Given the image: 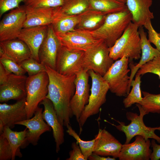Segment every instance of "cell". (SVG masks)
<instances>
[{
	"label": "cell",
	"mask_w": 160,
	"mask_h": 160,
	"mask_svg": "<svg viewBox=\"0 0 160 160\" xmlns=\"http://www.w3.org/2000/svg\"><path fill=\"white\" fill-rule=\"evenodd\" d=\"M48 28V25L23 28L17 38L26 44L31 57L39 63V50L47 35Z\"/></svg>",
	"instance_id": "obj_19"
},
{
	"label": "cell",
	"mask_w": 160,
	"mask_h": 160,
	"mask_svg": "<svg viewBox=\"0 0 160 160\" xmlns=\"http://www.w3.org/2000/svg\"><path fill=\"white\" fill-rule=\"evenodd\" d=\"M57 36L61 44L71 50L85 52L101 40L94 38L90 31L76 29Z\"/></svg>",
	"instance_id": "obj_12"
},
{
	"label": "cell",
	"mask_w": 160,
	"mask_h": 160,
	"mask_svg": "<svg viewBox=\"0 0 160 160\" xmlns=\"http://www.w3.org/2000/svg\"><path fill=\"white\" fill-rule=\"evenodd\" d=\"M27 78L25 75L9 73L5 81L0 84V102L11 100L17 101L26 97Z\"/></svg>",
	"instance_id": "obj_13"
},
{
	"label": "cell",
	"mask_w": 160,
	"mask_h": 160,
	"mask_svg": "<svg viewBox=\"0 0 160 160\" xmlns=\"http://www.w3.org/2000/svg\"><path fill=\"white\" fill-rule=\"evenodd\" d=\"M141 76L136 74L135 80H133L131 83L132 89L127 97L123 100V103L125 108H128L135 103H138L142 100L140 90Z\"/></svg>",
	"instance_id": "obj_31"
},
{
	"label": "cell",
	"mask_w": 160,
	"mask_h": 160,
	"mask_svg": "<svg viewBox=\"0 0 160 160\" xmlns=\"http://www.w3.org/2000/svg\"><path fill=\"white\" fill-rule=\"evenodd\" d=\"M139 27L131 22L121 36L109 48V56L114 61L124 56L129 61L140 59L141 53Z\"/></svg>",
	"instance_id": "obj_3"
},
{
	"label": "cell",
	"mask_w": 160,
	"mask_h": 160,
	"mask_svg": "<svg viewBox=\"0 0 160 160\" xmlns=\"http://www.w3.org/2000/svg\"><path fill=\"white\" fill-rule=\"evenodd\" d=\"M155 140L152 139L151 142V147L153 150L150 157L151 160H159L160 159V145L156 143Z\"/></svg>",
	"instance_id": "obj_41"
},
{
	"label": "cell",
	"mask_w": 160,
	"mask_h": 160,
	"mask_svg": "<svg viewBox=\"0 0 160 160\" xmlns=\"http://www.w3.org/2000/svg\"><path fill=\"white\" fill-rule=\"evenodd\" d=\"M61 46L51 25L39 49L40 62L55 70L57 54Z\"/></svg>",
	"instance_id": "obj_16"
},
{
	"label": "cell",
	"mask_w": 160,
	"mask_h": 160,
	"mask_svg": "<svg viewBox=\"0 0 160 160\" xmlns=\"http://www.w3.org/2000/svg\"><path fill=\"white\" fill-rule=\"evenodd\" d=\"M79 21V15H66L62 13L60 10L51 25L55 33L57 35L74 30Z\"/></svg>",
	"instance_id": "obj_27"
},
{
	"label": "cell",
	"mask_w": 160,
	"mask_h": 160,
	"mask_svg": "<svg viewBox=\"0 0 160 160\" xmlns=\"http://www.w3.org/2000/svg\"><path fill=\"white\" fill-rule=\"evenodd\" d=\"M66 127L67 132L76 140V142L79 145L83 155L88 159L89 156L93 153L94 145L96 139V137L92 140L84 141L81 139L79 135L72 128L71 124L68 125Z\"/></svg>",
	"instance_id": "obj_32"
},
{
	"label": "cell",
	"mask_w": 160,
	"mask_h": 160,
	"mask_svg": "<svg viewBox=\"0 0 160 160\" xmlns=\"http://www.w3.org/2000/svg\"><path fill=\"white\" fill-rule=\"evenodd\" d=\"M26 97L12 104H0V128H13L17 122L27 119Z\"/></svg>",
	"instance_id": "obj_17"
},
{
	"label": "cell",
	"mask_w": 160,
	"mask_h": 160,
	"mask_svg": "<svg viewBox=\"0 0 160 160\" xmlns=\"http://www.w3.org/2000/svg\"><path fill=\"white\" fill-rule=\"evenodd\" d=\"M26 17L24 5L5 14L0 22V41L17 39L23 28Z\"/></svg>",
	"instance_id": "obj_9"
},
{
	"label": "cell",
	"mask_w": 160,
	"mask_h": 160,
	"mask_svg": "<svg viewBox=\"0 0 160 160\" xmlns=\"http://www.w3.org/2000/svg\"><path fill=\"white\" fill-rule=\"evenodd\" d=\"M45 66L49 79L46 98L52 102L60 123L66 127L73 116L70 103L75 91L76 74L63 75Z\"/></svg>",
	"instance_id": "obj_1"
},
{
	"label": "cell",
	"mask_w": 160,
	"mask_h": 160,
	"mask_svg": "<svg viewBox=\"0 0 160 160\" xmlns=\"http://www.w3.org/2000/svg\"><path fill=\"white\" fill-rule=\"evenodd\" d=\"M0 47L4 57L10 59L18 64L31 57L29 49L26 44L18 39L0 42Z\"/></svg>",
	"instance_id": "obj_23"
},
{
	"label": "cell",
	"mask_w": 160,
	"mask_h": 160,
	"mask_svg": "<svg viewBox=\"0 0 160 160\" xmlns=\"http://www.w3.org/2000/svg\"><path fill=\"white\" fill-rule=\"evenodd\" d=\"M151 142L137 135L132 143L122 145L118 158L119 160H149L152 151Z\"/></svg>",
	"instance_id": "obj_15"
},
{
	"label": "cell",
	"mask_w": 160,
	"mask_h": 160,
	"mask_svg": "<svg viewBox=\"0 0 160 160\" xmlns=\"http://www.w3.org/2000/svg\"><path fill=\"white\" fill-rule=\"evenodd\" d=\"M0 63L9 72L17 75H24L26 71L21 66L13 60L8 58L0 57Z\"/></svg>",
	"instance_id": "obj_36"
},
{
	"label": "cell",
	"mask_w": 160,
	"mask_h": 160,
	"mask_svg": "<svg viewBox=\"0 0 160 160\" xmlns=\"http://www.w3.org/2000/svg\"><path fill=\"white\" fill-rule=\"evenodd\" d=\"M43 108L39 106L33 116L17 122L16 125L25 126L28 129L23 148L29 144L35 146L41 135L45 132L50 131L51 127L44 121L42 117Z\"/></svg>",
	"instance_id": "obj_14"
},
{
	"label": "cell",
	"mask_w": 160,
	"mask_h": 160,
	"mask_svg": "<svg viewBox=\"0 0 160 160\" xmlns=\"http://www.w3.org/2000/svg\"><path fill=\"white\" fill-rule=\"evenodd\" d=\"M64 0H23L24 5L26 8L56 7L61 6Z\"/></svg>",
	"instance_id": "obj_35"
},
{
	"label": "cell",
	"mask_w": 160,
	"mask_h": 160,
	"mask_svg": "<svg viewBox=\"0 0 160 160\" xmlns=\"http://www.w3.org/2000/svg\"><path fill=\"white\" fill-rule=\"evenodd\" d=\"M89 0H64L61 12L70 15H79L89 9Z\"/></svg>",
	"instance_id": "obj_29"
},
{
	"label": "cell",
	"mask_w": 160,
	"mask_h": 160,
	"mask_svg": "<svg viewBox=\"0 0 160 160\" xmlns=\"http://www.w3.org/2000/svg\"><path fill=\"white\" fill-rule=\"evenodd\" d=\"M11 73L8 71L0 63V84L3 83Z\"/></svg>",
	"instance_id": "obj_42"
},
{
	"label": "cell",
	"mask_w": 160,
	"mask_h": 160,
	"mask_svg": "<svg viewBox=\"0 0 160 160\" xmlns=\"http://www.w3.org/2000/svg\"><path fill=\"white\" fill-rule=\"evenodd\" d=\"M116 159L115 158L113 157L101 156L93 153L88 159L89 160H115Z\"/></svg>",
	"instance_id": "obj_43"
},
{
	"label": "cell",
	"mask_w": 160,
	"mask_h": 160,
	"mask_svg": "<svg viewBox=\"0 0 160 160\" xmlns=\"http://www.w3.org/2000/svg\"><path fill=\"white\" fill-rule=\"evenodd\" d=\"M144 26L148 30L149 41L153 44L160 52V38L152 26L151 22L148 23Z\"/></svg>",
	"instance_id": "obj_39"
},
{
	"label": "cell",
	"mask_w": 160,
	"mask_h": 160,
	"mask_svg": "<svg viewBox=\"0 0 160 160\" xmlns=\"http://www.w3.org/2000/svg\"><path fill=\"white\" fill-rule=\"evenodd\" d=\"M152 0H127L126 4L131 13L132 22L139 27L151 22L154 18L150 10Z\"/></svg>",
	"instance_id": "obj_22"
},
{
	"label": "cell",
	"mask_w": 160,
	"mask_h": 160,
	"mask_svg": "<svg viewBox=\"0 0 160 160\" xmlns=\"http://www.w3.org/2000/svg\"><path fill=\"white\" fill-rule=\"evenodd\" d=\"M84 52L68 50L62 45L58 52L55 70L66 75L76 74L83 69Z\"/></svg>",
	"instance_id": "obj_11"
},
{
	"label": "cell",
	"mask_w": 160,
	"mask_h": 160,
	"mask_svg": "<svg viewBox=\"0 0 160 160\" xmlns=\"http://www.w3.org/2000/svg\"><path fill=\"white\" fill-rule=\"evenodd\" d=\"M114 62L109 56V47L101 40L84 52L83 69L92 70L103 76Z\"/></svg>",
	"instance_id": "obj_8"
},
{
	"label": "cell",
	"mask_w": 160,
	"mask_h": 160,
	"mask_svg": "<svg viewBox=\"0 0 160 160\" xmlns=\"http://www.w3.org/2000/svg\"><path fill=\"white\" fill-rule=\"evenodd\" d=\"M12 151L10 144L2 133L0 134V160H11Z\"/></svg>",
	"instance_id": "obj_37"
},
{
	"label": "cell",
	"mask_w": 160,
	"mask_h": 160,
	"mask_svg": "<svg viewBox=\"0 0 160 160\" xmlns=\"http://www.w3.org/2000/svg\"><path fill=\"white\" fill-rule=\"evenodd\" d=\"M39 104L44 106L42 117L52 130L53 137L55 143L56 151L57 153L60 150V146L64 141L63 126L59 122L53 104L49 99L46 98Z\"/></svg>",
	"instance_id": "obj_21"
},
{
	"label": "cell",
	"mask_w": 160,
	"mask_h": 160,
	"mask_svg": "<svg viewBox=\"0 0 160 160\" xmlns=\"http://www.w3.org/2000/svg\"><path fill=\"white\" fill-rule=\"evenodd\" d=\"M136 105L138 108L140 114L138 115L136 113L127 112L126 113V118L130 121L128 125H126L124 122L116 120L113 118H111V119L118 123L119 125H115L106 120H104V121L124 133L126 137L125 144L129 143L132 139L137 135L141 136L146 140L149 138L154 139L160 144V137L155 132L156 130L160 131V126L151 127L146 126L144 123L143 118L146 114L140 104L136 103Z\"/></svg>",
	"instance_id": "obj_4"
},
{
	"label": "cell",
	"mask_w": 160,
	"mask_h": 160,
	"mask_svg": "<svg viewBox=\"0 0 160 160\" xmlns=\"http://www.w3.org/2000/svg\"><path fill=\"white\" fill-rule=\"evenodd\" d=\"M132 20V14L127 8L107 14L102 25L90 32L94 38L103 41L110 48L121 36Z\"/></svg>",
	"instance_id": "obj_2"
},
{
	"label": "cell",
	"mask_w": 160,
	"mask_h": 160,
	"mask_svg": "<svg viewBox=\"0 0 160 160\" xmlns=\"http://www.w3.org/2000/svg\"><path fill=\"white\" fill-rule=\"evenodd\" d=\"M20 65L28 73L29 76L46 72L45 65L32 57L25 60Z\"/></svg>",
	"instance_id": "obj_33"
},
{
	"label": "cell",
	"mask_w": 160,
	"mask_h": 160,
	"mask_svg": "<svg viewBox=\"0 0 160 160\" xmlns=\"http://www.w3.org/2000/svg\"><path fill=\"white\" fill-rule=\"evenodd\" d=\"M129 62V58L125 56L115 61L103 76L109 90L118 97L126 96L130 92Z\"/></svg>",
	"instance_id": "obj_6"
},
{
	"label": "cell",
	"mask_w": 160,
	"mask_h": 160,
	"mask_svg": "<svg viewBox=\"0 0 160 160\" xmlns=\"http://www.w3.org/2000/svg\"><path fill=\"white\" fill-rule=\"evenodd\" d=\"M118 1L126 4L127 0H116Z\"/></svg>",
	"instance_id": "obj_44"
},
{
	"label": "cell",
	"mask_w": 160,
	"mask_h": 160,
	"mask_svg": "<svg viewBox=\"0 0 160 160\" xmlns=\"http://www.w3.org/2000/svg\"><path fill=\"white\" fill-rule=\"evenodd\" d=\"M72 150L69 153V157L66 160H87L83 155L80 148L76 142H73L71 144Z\"/></svg>",
	"instance_id": "obj_40"
},
{
	"label": "cell",
	"mask_w": 160,
	"mask_h": 160,
	"mask_svg": "<svg viewBox=\"0 0 160 160\" xmlns=\"http://www.w3.org/2000/svg\"><path fill=\"white\" fill-rule=\"evenodd\" d=\"M107 15L100 11L89 9L79 15V22L75 29L89 31H94L102 25Z\"/></svg>",
	"instance_id": "obj_25"
},
{
	"label": "cell",
	"mask_w": 160,
	"mask_h": 160,
	"mask_svg": "<svg viewBox=\"0 0 160 160\" xmlns=\"http://www.w3.org/2000/svg\"><path fill=\"white\" fill-rule=\"evenodd\" d=\"M148 73L157 75L160 79V56L155 57L142 66L136 74L141 76ZM159 87H160V84Z\"/></svg>",
	"instance_id": "obj_34"
},
{
	"label": "cell",
	"mask_w": 160,
	"mask_h": 160,
	"mask_svg": "<svg viewBox=\"0 0 160 160\" xmlns=\"http://www.w3.org/2000/svg\"><path fill=\"white\" fill-rule=\"evenodd\" d=\"M138 31L140 38L141 55L140 60L137 64L135 65L132 62L129 65L131 70L129 76L130 87L134 77L140 67L155 57L160 56V52L151 45L143 26L139 28Z\"/></svg>",
	"instance_id": "obj_24"
},
{
	"label": "cell",
	"mask_w": 160,
	"mask_h": 160,
	"mask_svg": "<svg viewBox=\"0 0 160 160\" xmlns=\"http://www.w3.org/2000/svg\"><path fill=\"white\" fill-rule=\"evenodd\" d=\"M158 35L159 36L160 38V33H158Z\"/></svg>",
	"instance_id": "obj_45"
},
{
	"label": "cell",
	"mask_w": 160,
	"mask_h": 160,
	"mask_svg": "<svg viewBox=\"0 0 160 160\" xmlns=\"http://www.w3.org/2000/svg\"><path fill=\"white\" fill-rule=\"evenodd\" d=\"M143 96L138 104L141 106L146 114L149 113H160V93L154 94L142 91Z\"/></svg>",
	"instance_id": "obj_30"
},
{
	"label": "cell",
	"mask_w": 160,
	"mask_h": 160,
	"mask_svg": "<svg viewBox=\"0 0 160 160\" xmlns=\"http://www.w3.org/2000/svg\"><path fill=\"white\" fill-rule=\"evenodd\" d=\"M96 137L93 153L102 156L118 158L122 144L105 129H99Z\"/></svg>",
	"instance_id": "obj_18"
},
{
	"label": "cell",
	"mask_w": 160,
	"mask_h": 160,
	"mask_svg": "<svg viewBox=\"0 0 160 160\" xmlns=\"http://www.w3.org/2000/svg\"><path fill=\"white\" fill-rule=\"evenodd\" d=\"M88 71L82 70L76 74L75 91L70 103V107L73 116L78 122L85 106L88 102L89 86Z\"/></svg>",
	"instance_id": "obj_10"
},
{
	"label": "cell",
	"mask_w": 160,
	"mask_h": 160,
	"mask_svg": "<svg viewBox=\"0 0 160 160\" xmlns=\"http://www.w3.org/2000/svg\"><path fill=\"white\" fill-rule=\"evenodd\" d=\"M88 73L91 79L92 86L88 103L78 122L80 133L88 119L99 113L100 108L106 101V95L109 90V85L103 76L92 70L88 71Z\"/></svg>",
	"instance_id": "obj_5"
},
{
	"label": "cell",
	"mask_w": 160,
	"mask_h": 160,
	"mask_svg": "<svg viewBox=\"0 0 160 160\" xmlns=\"http://www.w3.org/2000/svg\"><path fill=\"white\" fill-rule=\"evenodd\" d=\"M8 127L5 126L2 133L10 144L12 151L11 160H14L16 156L19 157L22 156L20 148H23L28 130L26 128L24 130L20 132L14 131Z\"/></svg>",
	"instance_id": "obj_26"
},
{
	"label": "cell",
	"mask_w": 160,
	"mask_h": 160,
	"mask_svg": "<svg viewBox=\"0 0 160 160\" xmlns=\"http://www.w3.org/2000/svg\"><path fill=\"white\" fill-rule=\"evenodd\" d=\"M25 7L26 17L23 28L52 24L61 8V6L34 8Z\"/></svg>",
	"instance_id": "obj_20"
},
{
	"label": "cell",
	"mask_w": 160,
	"mask_h": 160,
	"mask_svg": "<svg viewBox=\"0 0 160 160\" xmlns=\"http://www.w3.org/2000/svg\"><path fill=\"white\" fill-rule=\"evenodd\" d=\"M23 0H0V17L8 11L18 7Z\"/></svg>",
	"instance_id": "obj_38"
},
{
	"label": "cell",
	"mask_w": 160,
	"mask_h": 160,
	"mask_svg": "<svg viewBox=\"0 0 160 160\" xmlns=\"http://www.w3.org/2000/svg\"><path fill=\"white\" fill-rule=\"evenodd\" d=\"M49 79L46 72L27 77L26 83L25 109L27 119L31 118L48 92Z\"/></svg>",
	"instance_id": "obj_7"
},
{
	"label": "cell",
	"mask_w": 160,
	"mask_h": 160,
	"mask_svg": "<svg viewBox=\"0 0 160 160\" xmlns=\"http://www.w3.org/2000/svg\"><path fill=\"white\" fill-rule=\"evenodd\" d=\"M89 9L106 14L118 12L127 8L126 4L116 0H89Z\"/></svg>",
	"instance_id": "obj_28"
}]
</instances>
